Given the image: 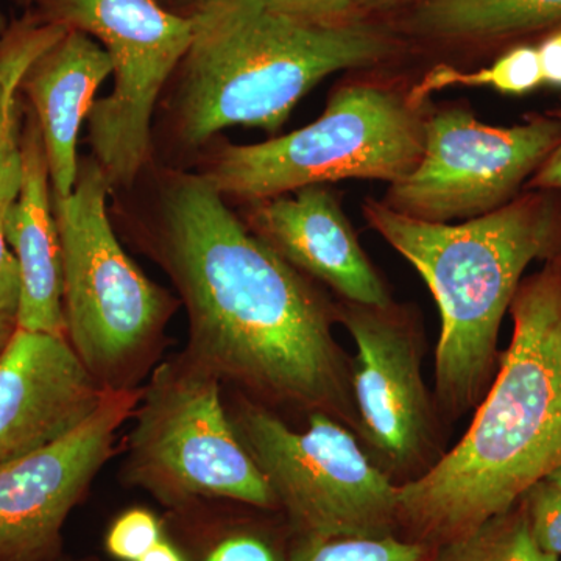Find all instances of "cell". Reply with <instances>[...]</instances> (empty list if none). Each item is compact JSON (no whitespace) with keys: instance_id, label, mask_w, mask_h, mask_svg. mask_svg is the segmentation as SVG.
I'll use <instances>...</instances> for the list:
<instances>
[{"instance_id":"1","label":"cell","mask_w":561,"mask_h":561,"mask_svg":"<svg viewBox=\"0 0 561 561\" xmlns=\"http://www.w3.org/2000/svg\"><path fill=\"white\" fill-rule=\"evenodd\" d=\"M147 239L190 319L192 360L276 404L327 413L359 431L337 311L247 230L198 173L154 179Z\"/></svg>"},{"instance_id":"2","label":"cell","mask_w":561,"mask_h":561,"mask_svg":"<svg viewBox=\"0 0 561 561\" xmlns=\"http://www.w3.org/2000/svg\"><path fill=\"white\" fill-rule=\"evenodd\" d=\"M511 345L461 440L401 483L398 524L432 548L515 507L561 467V260L523 279Z\"/></svg>"},{"instance_id":"3","label":"cell","mask_w":561,"mask_h":561,"mask_svg":"<svg viewBox=\"0 0 561 561\" xmlns=\"http://www.w3.org/2000/svg\"><path fill=\"white\" fill-rule=\"evenodd\" d=\"M190 18V49L169 81V135L180 150L201 149L238 125L278 131L324 77L376 65L397 49L370 22L317 27L261 0H206Z\"/></svg>"},{"instance_id":"4","label":"cell","mask_w":561,"mask_h":561,"mask_svg":"<svg viewBox=\"0 0 561 561\" xmlns=\"http://www.w3.org/2000/svg\"><path fill=\"white\" fill-rule=\"evenodd\" d=\"M365 217L434 295L442 317L435 391L463 415L485 393L502 319L534 261L561 260V191L531 190L460 225L413 219L368 201Z\"/></svg>"},{"instance_id":"5","label":"cell","mask_w":561,"mask_h":561,"mask_svg":"<svg viewBox=\"0 0 561 561\" xmlns=\"http://www.w3.org/2000/svg\"><path fill=\"white\" fill-rule=\"evenodd\" d=\"M420 110L391 88L351 84L308 127L253 146L221 144L201 173L225 198L249 203L346 179L391 184L423 153Z\"/></svg>"},{"instance_id":"6","label":"cell","mask_w":561,"mask_h":561,"mask_svg":"<svg viewBox=\"0 0 561 561\" xmlns=\"http://www.w3.org/2000/svg\"><path fill=\"white\" fill-rule=\"evenodd\" d=\"M110 181L92 157L79 161L68 197L51 192L62 253L66 337L92 375L121 387L160 337L175 302L122 249L106 209Z\"/></svg>"},{"instance_id":"7","label":"cell","mask_w":561,"mask_h":561,"mask_svg":"<svg viewBox=\"0 0 561 561\" xmlns=\"http://www.w3.org/2000/svg\"><path fill=\"white\" fill-rule=\"evenodd\" d=\"M220 382L186 353L157 368L133 415L128 478L169 504L214 496L276 507L225 411Z\"/></svg>"},{"instance_id":"8","label":"cell","mask_w":561,"mask_h":561,"mask_svg":"<svg viewBox=\"0 0 561 561\" xmlns=\"http://www.w3.org/2000/svg\"><path fill=\"white\" fill-rule=\"evenodd\" d=\"M239 440L302 537H382L398 524L400 485L357 435L327 413L295 431L256 402L230 413Z\"/></svg>"},{"instance_id":"9","label":"cell","mask_w":561,"mask_h":561,"mask_svg":"<svg viewBox=\"0 0 561 561\" xmlns=\"http://www.w3.org/2000/svg\"><path fill=\"white\" fill-rule=\"evenodd\" d=\"M41 21L98 39L113 65L114 90L88 116L91 157L111 190L128 191L151 161V121L165 84L190 49L192 20L158 0H41Z\"/></svg>"},{"instance_id":"10","label":"cell","mask_w":561,"mask_h":561,"mask_svg":"<svg viewBox=\"0 0 561 561\" xmlns=\"http://www.w3.org/2000/svg\"><path fill=\"white\" fill-rule=\"evenodd\" d=\"M561 142L551 114L512 128L490 127L451 108L424 122L419 164L390 184L383 205L413 219H474L516 198Z\"/></svg>"},{"instance_id":"11","label":"cell","mask_w":561,"mask_h":561,"mask_svg":"<svg viewBox=\"0 0 561 561\" xmlns=\"http://www.w3.org/2000/svg\"><path fill=\"white\" fill-rule=\"evenodd\" d=\"M339 320L356 343L351 387L359 431L375 461L391 479L424 472L435 446V419L421 373L423 341L393 308L345 301ZM405 481V482H408Z\"/></svg>"},{"instance_id":"12","label":"cell","mask_w":561,"mask_h":561,"mask_svg":"<svg viewBox=\"0 0 561 561\" xmlns=\"http://www.w3.org/2000/svg\"><path fill=\"white\" fill-rule=\"evenodd\" d=\"M144 389L110 387L90 419L60 440L0 463V561H46L73 505L113 454Z\"/></svg>"},{"instance_id":"13","label":"cell","mask_w":561,"mask_h":561,"mask_svg":"<svg viewBox=\"0 0 561 561\" xmlns=\"http://www.w3.org/2000/svg\"><path fill=\"white\" fill-rule=\"evenodd\" d=\"M108 389L68 337L16 327L0 351V463L77 430Z\"/></svg>"},{"instance_id":"14","label":"cell","mask_w":561,"mask_h":561,"mask_svg":"<svg viewBox=\"0 0 561 561\" xmlns=\"http://www.w3.org/2000/svg\"><path fill=\"white\" fill-rule=\"evenodd\" d=\"M249 210L251 232L298 272L328 284L354 305H391L386 284L327 187L308 186L253 202Z\"/></svg>"},{"instance_id":"15","label":"cell","mask_w":561,"mask_h":561,"mask_svg":"<svg viewBox=\"0 0 561 561\" xmlns=\"http://www.w3.org/2000/svg\"><path fill=\"white\" fill-rule=\"evenodd\" d=\"M113 72L108 51L87 33L68 28L33 60L22 77L20 91L27 95L38 121L51 192L68 197L79 175L77 140L81 124L106 77Z\"/></svg>"},{"instance_id":"16","label":"cell","mask_w":561,"mask_h":561,"mask_svg":"<svg viewBox=\"0 0 561 561\" xmlns=\"http://www.w3.org/2000/svg\"><path fill=\"white\" fill-rule=\"evenodd\" d=\"M21 160L20 195L5 227L7 242L21 272L16 327L66 337L60 232L51 203L46 147L33 113L21 131Z\"/></svg>"},{"instance_id":"17","label":"cell","mask_w":561,"mask_h":561,"mask_svg":"<svg viewBox=\"0 0 561 561\" xmlns=\"http://www.w3.org/2000/svg\"><path fill=\"white\" fill-rule=\"evenodd\" d=\"M561 27V0H419L405 28L442 43H486Z\"/></svg>"},{"instance_id":"18","label":"cell","mask_w":561,"mask_h":561,"mask_svg":"<svg viewBox=\"0 0 561 561\" xmlns=\"http://www.w3.org/2000/svg\"><path fill=\"white\" fill-rule=\"evenodd\" d=\"M427 561H560L542 552L531 538L523 502L494 516L479 529L443 542Z\"/></svg>"},{"instance_id":"19","label":"cell","mask_w":561,"mask_h":561,"mask_svg":"<svg viewBox=\"0 0 561 561\" xmlns=\"http://www.w3.org/2000/svg\"><path fill=\"white\" fill-rule=\"evenodd\" d=\"M457 84L493 88L504 94H526L545 84L540 55L537 47L518 46L505 51L489 68L474 70V72H463L448 65L435 66L409 92V98L416 106H423V102L432 92L457 87Z\"/></svg>"},{"instance_id":"20","label":"cell","mask_w":561,"mask_h":561,"mask_svg":"<svg viewBox=\"0 0 561 561\" xmlns=\"http://www.w3.org/2000/svg\"><path fill=\"white\" fill-rule=\"evenodd\" d=\"M434 548L426 542L382 537H302L287 561H427Z\"/></svg>"},{"instance_id":"21","label":"cell","mask_w":561,"mask_h":561,"mask_svg":"<svg viewBox=\"0 0 561 561\" xmlns=\"http://www.w3.org/2000/svg\"><path fill=\"white\" fill-rule=\"evenodd\" d=\"M66 32L68 28L41 21L35 13H28L7 27L0 38V130L5 117L7 102L11 92L20 90L25 70Z\"/></svg>"},{"instance_id":"22","label":"cell","mask_w":561,"mask_h":561,"mask_svg":"<svg viewBox=\"0 0 561 561\" xmlns=\"http://www.w3.org/2000/svg\"><path fill=\"white\" fill-rule=\"evenodd\" d=\"M22 160L20 147L0 142V319L16 321L21 301V272L7 242V220L20 195Z\"/></svg>"},{"instance_id":"23","label":"cell","mask_w":561,"mask_h":561,"mask_svg":"<svg viewBox=\"0 0 561 561\" xmlns=\"http://www.w3.org/2000/svg\"><path fill=\"white\" fill-rule=\"evenodd\" d=\"M522 502L538 548L561 560V491L541 479L524 493Z\"/></svg>"},{"instance_id":"24","label":"cell","mask_w":561,"mask_h":561,"mask_svg":"<svg viewBox=\"0 0 561 561\" xmlns=\"http://www.w3.org/2000/svg\"><path fill=\"white\" fill-rule=\"evenodd\" d=\"M164 540L162 524L154 513L133 508L122 513L106 535V551L121 561H138L144 553Z\"/></svg>"},{"instance_id":"25","label":"cell","mask_w":561,"mask_h":561,"mask_svg":"<svg viewBox=\"0 0 561 561\" xmlns=\"http://www.w3.org/2000/svg\"><path fill=\"white\" fill-rule=\"evenodd\" d=\"M268 10L301 24L339 27L362 21L354 0H261Z\"/></svg>"},{"instance_id":"26","label":"cell","mask_w":561,"mask_h":561,"mask_svg":"<svg viewBox=\"0 0 561 561\" xmlns=\"http://www.w3.org/2000/svg\"><path fill=\"white\" fill-rule=\"evenodd\" d=\"M205 561H287L275 548L253 534H236L214 546Z\"/></svg>"},{"instance_id":"27","label":"cell","mask_w":561,"mask_h":561,"mask_svg":"<svg viewBox=\"0 0 561 561\" xmlns=\"http://www.w3.org/2000/svg\"><path fill=\"white\" fill-rule=\"evenodd\" d=\"M540 55L542 81L561 88V28L553 32L537 47Z\"/></svg>"},{"instance_id":"28","label":"cell","mask_w":561,"mask_h":561,"mask_svg":"<svg viewBox=\"0 0 561 561\" xmlns=\"http://www.w3.org/2000/svg\"><path fill=\"white\" fill-rule=\"evenodd\" d=\"M549 114L561 124V110L552 111ZM529 187L530 190L561 191V142L552 151L551 157L545 161V164L531 176Z\"/></svg>"},{"instance_id":"29","label":"cell","mask_w":561,"mask_h":561,"mask_svg":"<svg viewBox=\"0 0 561 561\" xmlns=\"http://www.w3.org/2000/svg\"><path fill=\"white\" fill-rule=\"evenodd\" d=\"M138 561H186V559L171 542L161 540L149 552L144 553Z\"/></svg>"},{"instance_id":"30","label":"cell","mask_w":561,"mask_h":561,"mask_svg":"<svg viewBox=\"0 0 561 561\" xmlns=\"http://www.w3.org/2000/svg\"><path fill=\"white\" fill-rule=\"evenodd\" d=\"M203 2H206V0H171L168 9L175 11V13L183 14V16H190L192 11L197 9L198 5H202Z\"/></svg>"},{"instance_id":"31","label":"cell","mask_w":561,"mask_h":561,"mask_svg":"<svg viewBox=\"0 0 561 561\" xmlns=\"http://www.w3.org/2000/svg\"><path fill=\"white\" fill-rule=\"evenodd\" d=\"M357 9L364 14L368 10L386 9V7L394 5V3L404 2V0H354ZM419 2V0H416Z\"/></svg>"},{"instance_id":"32","label":"cell","mask_w":561,"mask_h":561,"mask_svg":"<svg viewBox=\"0 0 561 561\" xmlns=\"http://www.w3.org/2000/svg\"><path fill=\"white\" fill-rule=\"evenodd\" d=\"M16 330V321L0 319V351L10 341L11 334Z\"/></svg>"},{"instance_id":"33","label":"cell","mask_w":561,"mask_h":561,"mask_svg":"<svg viewBox=\"0 0 561 561\" xmlns=\"http://www.w3.org/2000/svg\"><path fill=\"white\" fill-rule=\"evenodd\" d=\"M548 481H551L553 485L557 486L561 491V467L557 468L556 471H552L551 474L548 476Z\"/></svg>"},{"instance_id":"34","label":"cell","mask_w":561,"mask_h":561,"mask_svg":"<svg viewBox=\"0 0 561 561\" xmlns=\"http://www.w3.org/2000/svg\"><path fill=\"white\" fill-rule=\"evenodd\" d=\"M7 31V22L5 18H3L2 11H0V38H2L3 33Z\"/></svg>"},{"instance_id":"35","label":"cell","mask_w":561,"mask_h":561,"mask_svg":"<svg viewBox=\"0 0 561 561\" xmlns=\"http://www.w3.org/2000/svg\"><path fill=\"white\" fill-rule=\"evenodd\" d=\"M21 3H25V5H36L41 0H20Z\"/></svg>"},{"instance_id":"36","label":"cell","mask_w":561,"mask_h":561,"mask_svg":"<svg viewBox=\"0 0 561 561\" xmlns=\"http://www.w3.org/2000/svg\"><path fill=\"white\" fill-rule=\"evenodd\" d=\"M158 2H161L162 5L168 7L169 2H171V0H158Z\"/></svg>"},{"instance_id":"37","label":"cell","mask_w":561,"mask_h":561,"mask_svg":"<svg viewBox=\"0 0 561 561\" xmlns=\"http://www.w3.org/2000/svg\"><path fill=\"white\" fill-rule=\"evenodd\" d=\"M69 561H91V560H69Z\"/></svg>"},{"instance_id":"38","label":"cell","mask_w":561,"mask_h":561,"mask_svg":"<svg viewBox=\"0 0 561 561\" xmlns=\"http://www.w3.org/2000/svg\"><path fill=\"white\" fill-rule=\"evenodd\" d=\"M561 561V560H560Z\"/></svg>"}]
</instances>
